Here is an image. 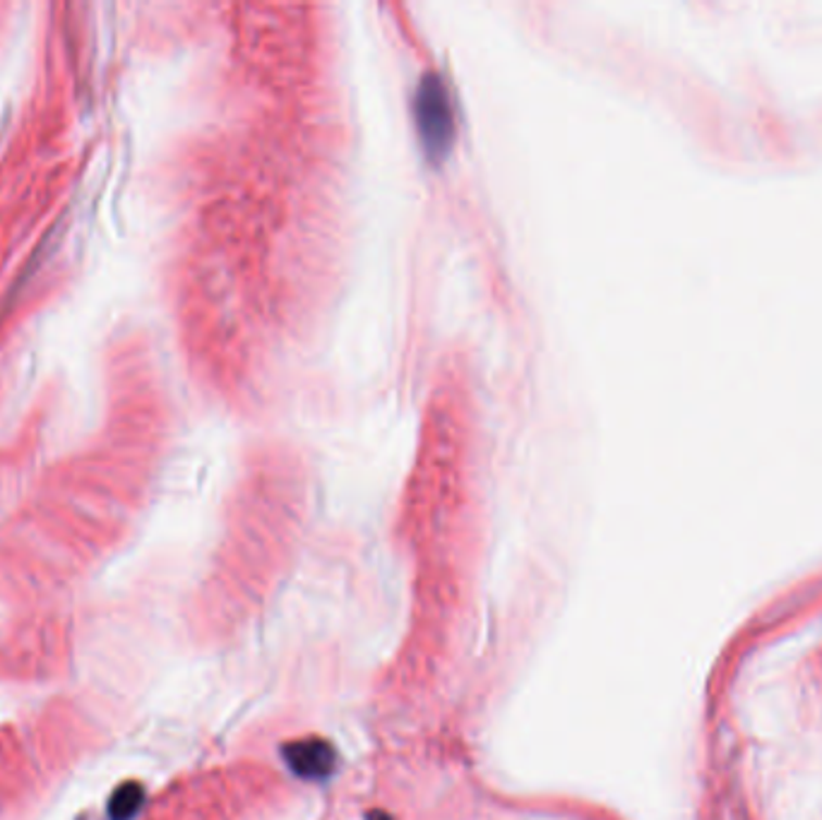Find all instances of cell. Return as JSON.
Here are the masks:
<instances>
[{
    "mask_svg": "<svg viewBox=\"0 0 822 820\" xmlns=\"http://www.w3.org/2000/svg\"><path fill=\"white\" fill-rule=\"evenodd\" d=\"M416 114H419L426 150L433 156L443 154L450 144V135H453V114H450L445 87L435 75H426L419 94H416Z\"/></svg>",
    "mask_w": 822,
    "mask_h": 820,
    "instance_id": "obj_1",
    "label": "cell"
},
{
    "mask_svg": "<svg viewBox=\"0 0 822 820\" xmlns=\"http://www.w3.org/2000/svg\"><path fill=\"white\" fill-rule=\"evenodd\" d=\"M281 758L301 780H328L337 766V754L325 739H299L281 746Z\"/></svg>",
    "mask_w": 822,
    "mask_h": 820,
    "instance_id": "obj_2",
    "label": "cell"
},
{
    "mask_svg": "<svg viewBox=\"0 0 822 820\" xmlns=\"http://www.w3.org/2000/svg\"><path fill=\"white\" fill-rule=\"evenodd\" d=\"M142 804H144V790L140 787V784H135V782L123 784V787L111 796V806H109L111 820H130L140 811Z\"/></svg>",
    "mask_w": 822,
    "mask_h": 820,
    "instance_id": "obj_3",
    "label": "cell"
},
{
    "mask_svg": "<svg viewBox=\"0 0 822 820\" xmlns=\"http://www.w3.org/2000/svg\"><path fill=\"white\" fill-rule=\"evenodd\" d=\"M370 820H390V816H385V813L376 811V813H370Z\"/></svg>",
    "mask_w": 822,
    "mask_h": 820,
    "instance_id": "obj_4",
    "label": "cell"
}]
</instances>
